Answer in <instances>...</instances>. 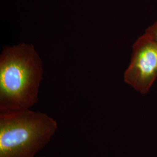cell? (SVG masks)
Here are the masks:
<instances>
[{"instance_id":"cell-2","label":"cell","mask_w":157,"mask_h":157,"mask_svg":"<svg viewBox=\"0 0 157 157\" xmlns=\"http://www.w3.org/2000/svg\"><path fill=\"white\" fill-rule=\"evenodd\" d=\"M57 130L56 121L43 112H0V157H36Z\"/></svg>"},{"instance_id":"cell-3","label":"cell","mask_w":157,"mask_h":157,"mask_svg":"<svg viewBox=\"0 0 157 157\" xmlns=\"http://www.w3.org/2000/svg\"><path fill=\"white\" fill-rule=\"evenodd\" d=\"M132 49L124 80L136 91L146 94L157 78V41L145 33L135 41Z\"/></svg>"},{"instance_id":"cell-4","label":"cell","mask_w":157,"mask_h":157,"mask_svg":"<svg viewBox=\"0 0 157 157\" xmlns=\"http://www.w3.org/2000/svg\"><path fill=\"white\" fill-rule=\"evenodd\" d=\"M145 33L151 37L152 39L157 41V21L147 28Z\"/></svg>"},{"instance_id":"cell-1","label":"cell","mask_w":157,"mask_h":157,"mask_svg":"<svg viewBox=\"0 0 157 157\" xmlns=\"http://www.w3.org/2000/svg\"><path fill=\"white\" fill-rule=\"evenodd\" d=\"M43 75L42 61L33 45L4 47L0 56V112L33 107Z\"/></svg>"},{"instance_id":"cell-5","label":"cell","mask_w":157,"mask_h":157,"mask_svg":"<svg viewBox=\"0 0 157 157\" xmlns=\"http://www.w3.org/2000/svg\"></svg>"}]
</instances>
